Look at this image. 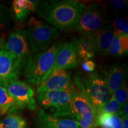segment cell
<instances>
[{
	"instance_id": "cell-28",
	"label": "cell",
	"mask_w": 128,
	"mask_h": 128,
	"mask_svg": "<svg viewBox=\"0 0 128 128\" xmlns=\"http://www.w3.org/2000/svg\"><path fill=\"white\" fill-rule=\"evenodd\" d=\"M123 128H128V116L126 114H122L120 117Z\"/></svg>"
},
{
	"instance_id": "cell-12",
	"label": "cell",
	"mask_w": 128,
	"mask_h": 128,
	"mask_svg": "<svg viewBox=\"0 0 128 128\" xmlns=\"http://www.w3.org/2000/svg\"><path fill=\"white\" fill-rule=\"evenodd\" d=\"M72 86L71 74L67 70H58L52 72L45 80L38 86L36 92L68 89Z\"/></svg>"
},
{
	"instance_id": "cell-27",
	"label": "cell",
	"mask_w": 128,
	"mask_h": 128,
	"mask_svg": "<svg viewBox=\"0 0 128 128\" xmlns=\"http://www.w3.org/2000/svg\"><path fill=\"white\" fill-rule=\"evenodd\" d=\"M119 39L122 50L124 52V55H125L128 52V35H119Z\"/></svg>"
},
{
	"instance_id": "cell-17",
	"label": "cell",
	"mask_w": 128,
	"mask_h": 128,
	"mask_svg": "<svg viewBox=\"0 0 128 128\" xmlns=\"http://www.w3.org/2000/svg\"><path fill=\"white\" fill-rule=\"evenodd\" d=\"M78 55L80 60H91L95 56L92 49V34L83 35L78 39H74Z\"/></svg>"
},
{
	"instance_id": "cell-26",
	"label": "cell",
	"mask_w": 128,
	"mask_h": 128,
	"mask_svg": "<svg viewBox=\"0 0 128 128\" xmlns=\"http://www.w3.org/2000/svg\"><path fill=\"white\" fill-rule=\"evenodd\" d=\"M110 4L114 8L115 10L122 11L124 10L127 6V1L124 0H112L109 1Z\"/></svg>"
},
{
	"instance_id": "cell-24",
	"label": "cell",
	"mask_w": 128,
	"mask_h": 128,
	"mask_svg": "<svg viewBox=\"0 0 128 128\" xmlns=\"http://www.w3.org/2000/svg\"><path fill=\"white\" fill-rule=\"evenodd\" d=\"M106 55L112 56H124V54L122 50L120 42L119 35L116 34L114 33V37L112 43L108 48V52Z\"/></svg>"
},
{
	"instance_id": "cell-13",
	"label": "cell",
	"mask_w": 128,
	"mask_h": 128,
	"mask_svg": "<svg viewBox=\"0 0 128 128\" xmlns=\"http://www.w3.org/2000/svg\"><path fill=\"white\" fill-rule=\"evenodd\" d=\"M36 126L37 128H81L76 119L54 116L43 109L38 112Z\"/></svg>"
},
{
	"instance_id": "cell-14",
	"label": "cell",
	"mask_w": 128,
	"mask_h": 128,
	"mask_svg": "<svg viewBox=\"0 0 128 128\" xmlns=\"http://www.w3.org/2000/svg\"><path fill=\"white\" fill-rule=\"evenodd\" d=\"M114 37L112 25L103 26L92 34V49L94 55H105Z\"/></svg>"
},
{
	"instance_id": "cell-16",
	"label": "cell",
	"mask_w": 128,
	"mask_h": 128,
	"mask_svg": "<svg viewBox=\"0 0 128 128\" xmlns=\"http://www.w3.org/2000/svg\"><path fill=\"white\" fill-rule=\"evenodd\" d=\"M38 4V1L14 0L12 2V10L16 18L22 20L28 17L30 12L36 10Z\"/></svg>"
},
{
	"instance_id": "cell-21",
	"label": "cell",
	"mask_w": 128,
	"mask_h": 128,
	"mask_svg": "<svg viewBox=\"0 0 128 128\" xmlns=\"http://www.w3.org/2000/svg\"><path fill=\"white\" fill-rule=\"evenodd\" d=\"M123 110L124 108H122L113 98V96H111L108 102L97 110V112L98 114L109 113V114H114L118 116H122L124 114Z\"/></svg>"
},
{
	"instance_id": "cell-18",
	"label": "cell",
	"mask_w": 128,
	"mask_h": 128,
	"mask_svg": "<svg viewBox=\"0 0 128 128\" xmlns=\"http://www.w3.org/2000/svg\"><path fill=\"white\" fill-rule=\"evenodd\" d=\"M123 128L120 117L117 114L109 113H100L96 116L94 128Z\"/></svg>"
},
{
	"instance_id": "cell-7",
	"label": "cell",
	"mask_w": 128,
	"mask_h": 128,
	"mask_svg": "<svg viewBox=\"0 0 128 128\" xmlns=\"http://www.w3.org/2000/svg\"><path fill=\"white\" fill-rule=\"evenodd\" d=\"M108 12L103 4L94 2L86 8L76 28L82 35H90L107 22Z\"/></svg>"
},
{
	"instance_id": "cell-2",
	"label": "cell",
	"mask_w": 128,
	"mask_h": 128,
	"mask_svg": "<svg viewBox=\"0 0 128 128\" xmlns=\"http://www.w3.org/2000/svg\"><path fill=\"white\" fill-rule=\"evenodd\" d=\"M75 87L86 96L98 110L110 97L103 76L97 72H86L79 71L74 78Z\"/></svg>"
},
{
	"instance_id": "cell-6",
	"label": "cell",
	"mask_w": 128,
	"mask_h": 128,
	"mask_svg": "<svg viewBox=\"0 0 128 128\" xmlns=\"http://www.w3.org/2000/svg\"><path fill=\"white\" fill-rule=\"evenodd\" d=\"M71 94L73 119L79 123L81 128H93L96 116L98 114L97 108L73 84L71 87Z\"/></svg>"
},
{
	"instance_id": "cell-9",
	"label": "cell",
	"mask_w": 128,
	"mask_h": 128,
	"mask_svg": "<svg viewBox=\"0 0 128 128\" xmlns=\"http://www.w3.org/2000/svg\"><path fill=\"white\" fill-rule=\"evenodd\" d=\"M22 65L16 56L4 48L0 50V86L6 87L18 80Z\"/></svg>"
},
{
	"instance_id": "cell-5",
	"label": "cell",
	"mask_w": 128,
	"mask_h": 128,
	"mask_svg": "<svg viewBox=\"0 0 128 128\" xmlns=\"http://www.w3.org/2000/svg\"><path fill=\"white\" fill-rule=\"evenodd\" d=\"M27 37L33 53L42 52L49 47L52 40L60 36L57 28L38 20L34 17L30 18Z\"/></svg>"
},
{
	"instance_id": "cell-23",
	"label": "cell",
	"mask_w": 128,
	"mask_h": 128,
	"mask_svg": "<svg viewBox=\"0 0 128 128\" xmlns=\"http://www.w3.org/2000/svg\"><path fill=\"white\" fill-rule=\"evenodd\" d=\"M112 26L116 34H128V23L127 19L125 17H118L113 21Z\"/></svg>"
},
{
	"instance_id": "cell-1",
	"label": "cell",
	"mask_w": 128,
	"mask_h": 128,
	"mask_svg": "<svg viewBox=\"0 0 128 128\" xmlns=\"http://www.w3.org/2000/svg\"><path fill=\"white\" fill-rule=\"evenodd\" d=\"M86 8L75 0L44 1L38 7V14L57 29L70 30L76 28Z\"/></svg>"
},
{
	"instance_id": "cell-15",
	"label": "cell",
	"mask_w": 128,
	"mask_h": 128,
	"mask_svg": "<svg viewBox=\"0 0 128 128\" xmlns=\"http://www.w3.org/2000/svg\"><path fill=\"white\" fill-rule=\"evenodd\" d=\"M127 68L124 64L116 65L104 72V77L108 92L112 96L126 80Z\"/></svg>"
},
{
	"instance_id": "cell-4",
	"label": "cell",
	"mask_w": 128,
	"mask_h": 128,
	"mask_svg": "<svg viewBox=\"0 0 128 128\" xmlns=\"http://www.w3.org/2000/svg\"><path fill=\"white\" fill-rule=\"evenodd\" d=\"M71 87L38 94L37 102L43 108V110H49L52 113L50 114L54 116L73 119L71 109Z\"/></svg>"
},
{
	"instance_id": "cell-11",
	"label": "cell",
	"mask_w": 128,
	"mask_h": 128,
	"mask_svg": "<svg viewBox=\"0 0 128 128\" xmlns=\"http://www.w3.org/2000/svg\"><path fill=\"white\" fill-rule=\"evenodd\" d=\"M80 59L78 55L76 42H66L62 44L56 55L52 71L58 70L74 69L77 67Z\"/></svg>"
},
{
	"instance_id": "cell-22",
	"label": "cell",
	"mask_w": 128,
	"mask_h": 128,
	"mask_svg": "<svg viewBox=\"0 0 128 128\" xmlns=\"http://www.w3.org/2000/svg\"><path fill=\"white\" fill-rule=\"evenodd\" d=\"M128 90L127 82L124 80L119 88L117 89L112 95L122 108L128 103Z\"/></svg>"
},
{
	"instance_id": "cell-8",
	"label": "cell",
	"mask_w": 128,
	"mask_h": 128,
	"mask_svg": "<svg viewBox=\"0 0 128 128\" xmlns=\"http://www.w3.org/2000/svg\"><path fill=\"white\" fill-rule=\"evenodd\" d=\"M5 88L15 100L17 109L26 106L31 110L34 109L36 107L34 92L29 84L18 80L9 83Z\"/></svg>"
},
{
	"instance_id": "cell-3",
	"label": "cell",
	"mask_w": 128,
	"mask_h": 128,
	"mask_svg": "<svg viewBox=\"0 0 128 128\" xmlns=\"http://www.w3.org/2000/svg\"><path fill=\"white\" fill-rule=\"evenodd\" d=\"M57 43L42 52L30 57L26 62V77L28 82L39 86L50 75L54 66L56 55L62 45Z\"/></svg>"
},
{
	"instance_id": "cell-25",
	"label": "cell",
	"mask_w": 128,
	"mask_h": 128,
	"mask_svg": "<svg viewBox=\"0 0 128 128\" xmlns=\"http://www.w3.org/2000/svg\"><path fill=\"white\" fill-rule=\"evenodd\" d=\"M81 67L86 72H92L96 68V64L92 60H86L82 62Z\"/></svg>"
},
{
	"instance_id": "cell-29",
	"label": "cell",
	"mask_w": 128,
	"mask_h": 128,
	"mask_svg": "<svg viewBox=\"0 0 128 128\" xmlns=\"http://www.w3.org/2000/svg\"><path fill=\"white\" fill-rule=\"evenodd\" d=\"M4 44V38L3 37H0V50L2 49Z\"/></svg>"
},
{
	"instance_id": "cell-30",
	"label": "cell",
	"mask_w": 128,
	"mask_h": 128,
	"mask_svg": "<svg viewBox=\"0 0 128 128\" xmlns=\"http://www.w3.org/2000/svg\"><path fill=\"white\" fill-rule=\"evenodd\" d=\"M0 19H1V7H0Z\"/></svg>"
},
{
	"instance_id": "cell-10",
	"label": "cell",
	"mask_w": 128,
	"mask_h": 128,
	"mask_svg": "<svg viewBox=\"0 0 128 128\" xmlns=\"http://www.w3.org/2000/svg\"><path fill=\"white\" fill-rule=\"evenodd\" d=\"M3 48L12 54L22 65L28 61L30 58V49L25 30H18L10 35Z\"/></svg>"
},
{
	"instance_id": "cell-20",
	"label": "cell",
	"mask_w": 128,
	"mask_h": 128,
	"mask_svg": "<svg viewBox=\"0 0 128 128\" xmlns=\"http://www.w3.org/2000/svg\"><path fill=\"white\" fill-rule=\"evenodd\" d=\"M0 128H27V123L22 116L10 113L0 121Z\"/></svg>"
},
{
	"instance_id": "cell-19",
	"label": "cell",
	"mask_w": 128,
	"mask_h": 128,
	"mask_svg": "<svg viewBox=\"0 0 128 128\" xmlns=\"http://www.w3.org/2000/svg\"><path fill=\"white\" fill-rule=\"evenodd\" d=\"M16 109L17 108L14 99L10 95L6 88L0 86V114L4 115Z\"/></svg>"
}]
</instances>
